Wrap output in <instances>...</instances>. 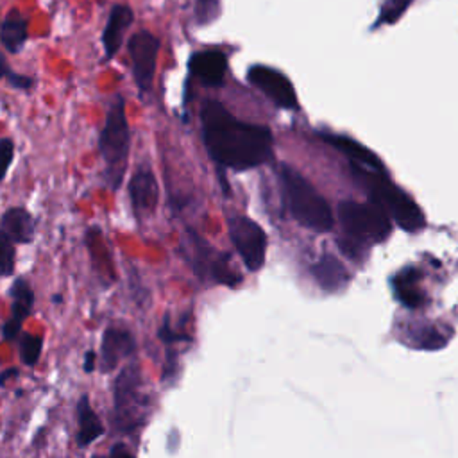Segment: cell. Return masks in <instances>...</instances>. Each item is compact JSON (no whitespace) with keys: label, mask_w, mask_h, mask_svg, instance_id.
Instances as JSON below:
<instances>
[{"label":"cell","mask_w":458,"mask_h":458,"mask_svg":"<svg viewBox=\"0 0 458 458\" xmlns=\"http://www.w3.org/2000/svg\"><path fill=\"white\" fill-rule=\"evenodd\" d=\"M129 199L138 220H143L156 211L159 200V186L150 166L141 165L132 174L129 181Z\"/></svg>","instance_id":"obj_11"},{"label":"cell","mask_w":458,"mask_h":458,"mask_svg":"<svg viewBox=\"0 0 458 458\" xmlns=\"http://www.w3.org/2000/svg\"><path fill=\"white\" fill-rule=\"evenodd\" d=\"M322 138L329 145H333L335 148L344 152L352 161V165H360V166H365L370 170H383L377 156L374 152H370L369 148H365L363 145H360L358 141L345 138V136H336V134H324Z\"/></svg>","instance_id":"obj_16"},{"label":"cell","mask_w":458,"mask_h":458,"mask_svg":"<svg viewBox=\"0 0 458 458\" xmlns=\"http://www.w3.org/2000/svg\"><path fill=\"white\" fill-rule=\"evenodd\" d=\"M188 247L184 250L186 259L190 261L191 268L200 277H209L218 284L234 288L242 283V274L233 268L231 258L225 252H218L206 242L197 231H186Z\"/></svg>","instance_id":"obj_7"},{"label":"cell","mask_w":458,"mask_h":458,"mask_svg":"<svg viewBox=\"0 0 458 458\" xmlns=\"http://www.w3.org/2000/svg\"><path fill=\"white\" fill-rule=\"evenodd\" d=\"M157 52H159V39L152 32L140 30L131 36L129 57L132 64V77L141 93H147L152 89L156 64H157Z\"/></svg>","instance_id":"obj_9"},{"label":"cell","mask_w":458,"mask_h":458,"mask_svg":"<svg viewBox=\"0 0 458 458\" xmlns=\"http://www.w3.org/2000/svg\"><path fill=\"white\" fill-rule=\"evenodd\" d=\"M21 352H20V358L23 361V365L27 367H32L38 363L39 356H41V351H43V338L39 335H27L23 336L21 340Z\"/></svg>","instance_id":"obj_23"},{"label":"cell","mask_w":458,"mask_h":458,"mask_svg":"<svg viewBox=\"0 0 458 458\" xmlns=\"http://www.w3.org/2000/svg\"><path fill=\"white\" fill-rule=\"evenodd\" d=\"M13 304H11V318L23 322L34 306V292L30 288V284L25 279H16L9 290Z\"/></svg>","instance_id":"obj_21"},{"label":"cell","mask_w":458,"mask_h":458,"mask_svg":"<svg viewBox=\"0 0 458 458\" xmlns=\"http://www.w3.org/2000/svg\"><path fill=\"white\" fill-rule=\"evenodd\" d=\"M157 336L161 342H165L166 345H174L175 342H191V336L184 331H177L172 327L170 320H168V315L163 318V324L157 331Z\"/></svg>","instance_id":"obj_26"},{"label":"cell","mask_w":458,"mask_h":458,"mask_svg":"<svg viewBox=\"0 0 458 458\" xmlns=\"http://www.w3.org/2000/svg\"><path fill=\"white\" fill-rule=\"evenodd\" d=\"M97 367V352L95 351H88L84 354V372H93Z\"/></svg>","instance_id":"obj_32"},{"label":"cell","mask_w":458,"mask_h":458,"mask_svg":"<svg viewBox=\"0 0 458 458\" xmlns=\"http://www.w3.org/2000/svg\"><path fill=\"white\" fill-rule=\"evenodd\" d=\"M129 122L123 97L116 95L107 107L104 127L98 138V148L106 163V181L111 190H118L129 159Z\"/></svg>","instance_id":"obj_4"},{"label":"cell","mask_w":458,"mask_h":458,"mask_svg":"<svg viewBox=\"0 0 458 458\" xmlns=\"http://www.w3.org/2000/svg\"><path fill=\"white\" fill-rule=\"evenodd\" d=\"M247 79L279 107H297V93L293 89V84L283 72L265 64H254L249 68Z\"/></svg>","instance_id":"obj_10"},{"label":"cell","mask_w":458,"mask_h":458,"mask_svg":"<svg viewBox=\"0 0 458 458\" xmlns=\"http://www.w3.org/2000/svg\"><path fill=\"white\" fill-rule=\"evenodd\" d=\"M190 68L204 86H220L227 73V57L218 50L197 52L190 61Z\"/></svg>","instance_id":"obj_13"},{"label":"cell","mask_w":458,"mask_h":458,"mask_svg":"<svg viewBox=\"0 0 458 458\" xmlns=\"http://www.w3.org/2000/svg\"><path fill=\"white\" fill-rule=\"evenodd\" d=\"M20 374V370L16 369V367H11V369H5L2 374H0V385L4 386L7 381H11V379H14L16 376Z\"/></svg>","instance_id":"obj_33"},{"label":"cell","mask_w":458,"mask_h":458,"mask_svg":"<svg viewBox=\"0 0 458 458\" xmlns=\"http://www.w3.org/2000/svg\"><path fill=\"white\" fill-rule=\"evenodd\" d=\"M97 458H98V456H97Z\"/></svg>","instance_id":"obj_35"},{"label":"cell","mask_w":458,"mask_h":458,"mask_svg":"<svg viewBox=\"0 0 458 458\" xmlns=\"http://www.w3.org/2000/svg\"><path fill=\"white\" fill-rule=\"evenodd\" d=\"M136 351V340L125 327H107L100 345V369L109 372L120 365V361Z\"/></svg>","instance_id":"obj_12"},{"label":"cell","mask_w":458,"mask_h":458,"mask_svg":"<svg viewBox=\"0 0 458 458\" xmlns=\"http://www.w3.org/2000/svg\"><path fill=\"white\" fill-rule=\"evenodd\" d=\"M9 73V66H7V61L0 55V79L5 77Z\"/></svg>","instance_id":"obj_34"},{"label":"cell","mask_w":458,"mask_h":458,"mask_svg":"<svg viewBox=\"0 0 458 458\" xmlns=\"http://www.w3.org/2000/svg\"><path fill=\"white\" fill-rule=\"evenodd\" d=\"M411 0H385L383 7H381V21L392 23L395 21L410 5Z\"/></svg>","instance_id":"obj_27"},{"label":"cell","mask_w":458,"mask_h":458,"mask_svg":"<svg viewBox=\"0 0 458 458\" xmlns=\"http://www.w3.org/2000/svg\"><path fill=\"white\" fill-rule=\"evenodd\" d=\"M14 157V145L11 140H0V181L5 177L7 168Z\"/></svg>","instance_id":"obj_28"},{"label":"cell","mask_w":458,"mask_h":458,"mask_svg":"<svg viewBox=\"0 0 458 458\" xmlns=\"http://www.w3.org/2000/svg\"><path fill=\"white\" fill-rule=\"evenodd\" d=\"M338 216L344 231L356 242H383L392 229L390 216L376 202L345 200L338 206Z\"/></svg>","instance_id":"obj_6"},{"label":"cell","mask_w":458,"mask_h":458,"mask_svg":"<svg viewBox=\"0 0 458 458\" xmlns=\"http://www.w3.org/2000/svg\"><path fill=\"white\" fill-rule=\"evenodd\" d=\"M227 229L243 265L252 272L259 270L267 258V234L263 227L249 216L234 215L227 218Z\"/></svg>","instance_id":"obj_8"},{"label":"cell","mask_w":458,"mask_h":458,"mask_svg":"<svg viewBox=\"0 0 458 458\" xmlns=\"http://www.w3.org/2000/svg\"><path fill=\"white\" fill-rule=\"evenodd\" d=\"M356 179L365 186L370 195V200L386 211L403 229L417 231L424 225V216L419 206L395 184H392L381 170H370L360 165H352Z\"/></svg>","instance_id":"obj_5"},{"label":"cell","mask_w":458,"mask_h":458,"mask_svg":"<svg viewBox=\"0 0 458 458\" xmlns=\"http://www.w3.org/2000/svg\"><path fill=\"white\" fill-rule=\"evenodd\" d=\"M27 39V20L21 16H9L0 25V43L9 52L16 54L21 50Z\"/></svg>","instance_id":"obj_19"},{"label":"cell","mask_w":458,"mask_h":458,"mask_svg":"<svg viewBox=\"0 0 458 458\" xmlns=\"http://www.w3.org/2000/svg\"><path fill=\"white\" fill-rule=\"evenodd\" d=\"M150 413V394L145 388L141 367L125 365L113 383V424L120 433L138 431Z\"/></svg>","instance_id":"obj_3"},{"label":"cell","mask_w":458,"mask_h":458,"mask_svg":"<svg viewBox=\"0 0 458 458\" xmlns=\"http://www.w3.org/2000/svg\"><path fill=\"white\" fill-rule=\"evenodd\" d=\"M313 276L317 279V283L329 292H335L338 288L344 286V283L347 281V270L344 268V265L335 258V256H322L315 265H313Z\"/></svg>","instance_id":"obj_18"},{"label":"cell","mask_w":458,"mask_h":458,"mask_svg":"<svg viewBox=\"0 0 458 458\" xmlns=\"http://www.w3.org/2000/svg\"><path fill=\"white\" fill-rule=\"evenodd\" d=\"M394 290L397 293V299L410 306L415 308L420 304L422 301V293L419 288V272H415L413 268H406L403 270L395 279H394Z\"/></svg>","instance_id":"obj_20"},{"label":"cell","mask_w":458,"mask_h":458,"mask_svg":"<svg viewBox=\"0 0 458 458\" xmlns=\"http://www.w3.org/2000/svg\"><path fill=\"white\" fill-rule=\"evenodd\" d=\"M88 247H89V254H91V259L95 263V270L98 272V276L102 277H107L111 281H114V272H113V263L107 261V247L98 233V229H89L88 231Z\"/></svg>","instance_id":"obj_22"},{"label":"cell","mask_w":458,"mask_h":458,"mask_svg":"<svg viewBox=\"0 0 458 458\" xmlns=\"http://www.w3.org/2000/svg\"><path fill=\"white\" fill-rule=\"evenodd\" d=\"M284 204L290 215L304 227L326 233L333 227V213L326 199L297 170L283 165L279 170Z\"/></svg>","instance_id":"obj_2"},{"label":"cell","mask_w":458,"mask_h":458,"mask_svg":"<svg viewBox=\"0 0 458 458\" xmlns=\"http://www.w3.org/2000/svg\"><path fill=\"white\" fill-rule=\"evenodd\" d=\"M7 79H9V84L14 86V88H23V89H27V88L32 86V79H30V77H25V75H18V73L9 72V73H7Z\"/></svg>","instance_id":"obj_30"},{"label":"cell","mask_w":458,"mask_h":458,"mask_svg":"<svg viewBox=\"0 0 458 458\" xmlns=\"http://www.w3.org/2000/svg\"><path fill=\"white\" fill-rule=\"evenodd\" d=\"M14 245L4 233H0V276H11L14 272Z\"/></svg>","instance_id":"obj_24"},{"label":"cell","mask_w":458,"mask_h":458,"mask_svg":"<svg viewBox=\"0 0 458 458\" xmlns=\"http://www.w3.org/2000/svg\"><path fill=\"white\" fill-rule=\"evenodd\" d=\"M134 14L132 9L129 5L118 4L109 11L107 16V23L102 34V45H104V54L107 59L114 57V54L120 50L122 47V38L125 29L132 23Z\"/></svg>","instance_id":"obj_14"},{"label":"cell","mask_w":458,"mask_h":458,"mask_svg":"<svg viewBox=\"0 0 458 458\" xmlns=\"http://www.w3.org/2000/svg\"><path fill=\"white\" fill-rule=\"evenodd\" d=\"M20 329H21V322H18V320H14V318H9V320L4 324V327H2V336H4L5 340H13V338L18 336Z\"/></svg>","instance_id":"obj_29"},{"label":"cell","mask_w":458,"mask_h":458,"mask_svg":"<svg viewBox=\"0 0 458 458\" xmlns=\"http://www.w3.org/2000/svg\"><path fill=\"white\" fill-rule=\"evenodd\" d=\"M77 420H79V429H77V444L81 447L89 445L95 442L98 437L104 435V426L95 413V410L89 404L88 395H82L77 401Z\"/></svg>","instance_id":"obj_17"},{"label":"cell","mask_w":458,"mask_h":458,"mask_svg":"<svg viewBox=\"0 0 458 458\" xmlns=\"http://www.w3.org/2000/svg\"><path fill=\"white\" fill-rule=\"evenodd\" d=\"M200 122L206 148L218 165L247 170L270 159L274 140L268 127L236 120L216 100L202 104Z\"/></svg>","instance_id":"obj_1"},{"label":"cell","mask_w":458,"mask_h":458,"mask_svg":"<svg viewBox=\"0 0 458 458\" xmlns=\"http://www.w3.org/2000/svg\"><path fill=\"white\" fill-rule=\"evenodd\" d=\"M109 458H134V456L123 444H114L109 451Z\"/></svg>","instance_id":"obj_31"},{"label":"cell","mask_w":458,"mask_h":458,"mask_svg":"<svg viewBox=\"0 0 458 458\" xmlns=\"http://www.w3.org/2000/svg\"><path fill=\"white\" fill-rule=\"evenodd\" d=\"M193 13H195V20L197 23H209L211 20L216 18L218 11H220V2L218 0H193Z\"/></svg>","instance_id":"obj_25"},{"label":"cell","mask_w":458,"mask_h":458,"mask_svg":"<svg viewBox=\"0 0 458 458\" xmlns=\"http://www.w3.org/2000/svg\"><path fill=\"white\" fill-rule=\"evenodd\" d=\"M2 233L16 243H30L36 224L25 208H9L2 216Z\"/></svg>","instance_id":"obj_15"}]
</instances>
